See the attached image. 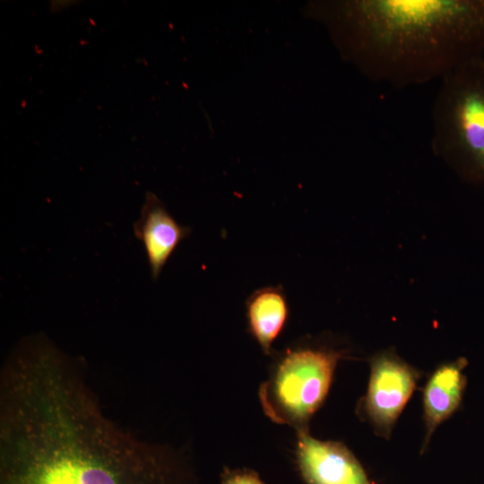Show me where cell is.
Instances as JSON below:
<instances>
[{
  "label": "cell",
  "instance_id": "obj_1",
  "mask_svg": "<svg viewBox=\"0 0 484 484\" xmlns=\"http://www.w3.org/2000/svg\"><path fill=\"white\" fill-rule=\"evenodd\" d=\"M307 13L345 61L397 89L442 80L484 53V0L320 1Z\"/></svg>",
  "mask_w": 484,
  "mask_h": 484
},
{
  "label": "cell",
  "instance_id": "obj_2",
  "mask_svg": "<svg viewBox=\"0 0 484 484\" xmlns=\"http://www.w3.org/2000/svg\"><path fill=\"white\" fill-rule=\"evenodd\" d=\"M431 148L462 181L484 185V56L442 79L432 108Z\"/></svg>",
  "mask_w": 484,
  "mask_h": 484
},
{
  "label": "cell",
  "instance_id": "obj_3",
  "mask_svg": "<svg viewBox=\"0 0 484 484\" xmlns=\"http://www.w3.org/2000/svg\"><path fill=\"white\" fill-rule=\"evenodd\" d=\"M345 351L326 346L299 344L288 348L262 385L260 399L274 421L306 428L324 402L338 361Z\"/></svg>",
  "mask_w": 484,
  "mask_h": 484
},
{
  "label": "cell",
  "instance_id": "obj_4",
  "mask_svg": "<svg viewBox=\"0 0 484 484\" xmlns=\"http://www.w3.org/2000/svg\"><path fill=\"white\" fill-rule=\"evenodd\" d=\"M419 378V371L393 350L371 358L370 376L362 410L376 433L388 438L411 396Z\"/></svg>",
  "mask_w": 484,
  "mask_h": 484
},
{
  "label": "cell",
  "instance_id": "obj_5",
  "mask_svg": "<svg viewBox=\"0 0 484 484\" xmlns=\"http://www.w3.org/2000/svg\"><path fill=\"white\" fill-rule=\"evenodd\" d=\"M297 457L307 484H371L344 445L314 438L306 428L298 430Z\"/></svg>",
  "mask_w": 484,
  "mask_h": 484
},
{
  "label": "cell",
  "instance_id": "obj_6",
  "mask_svg": "<svg viewBox=\"0 0 484 484\" xmlns=\"http://www.w3.org/2000/svg\"><path fill=\"white\" fill-rule=\"evenodd\" d=\"M134 232L144 247L151 275L157 281L178 245L192 232L181 225L153 193L147 192L141 215L134 223Z\"/></svg>",
  "mask_w": 484,
  "mask_h": 484
},
{
  "label": "cell",
  "instance_id": "obj_7",
  "mask_svg": "<svg viewBox=\"0 0 484 484\" xmlns=\"http://www.w3.org/2000/svg\"><path fill=\"white\" fill-rule=\"evenodd\" d=\"M467 359L463 357L439 366L428 378L423 391V419L428 446L435 429L459 407L466 386L463 369Z\"/></svg>",
  "mask_w": 484,
  "mask_h": 484
},
{
  "label": "cell",
  "instance_id": "obj_8",
  "mask_svg": "<svg viewBox=\"0 0 484 484\" xmlns=\"http://www.w3.org/2000/svg\"><path fill=\"white\" fill-rule=\"evenodd\" d=\"M247 329L264 353L284 330L290 305L281 285H267L255 290L246 300Z\"/></svg>",
  "mask_w": 484,
  "mask_h": 484
},
{
  "label": "cell",
  "instance_id": "obj_9",
  "mask_svg": "<svg viewBox=\"0 0 484 484\" xmlns=\"http://www.w3.org/2000/svg\"><path fill=\"white\" fill-rule=\"evenodd\" d=\"M221 484H265L255 472L250 471H234L225 474Z\"/></svg>",
  "mask_w": 484,
  "mask_h": 484
}]
</instances>
